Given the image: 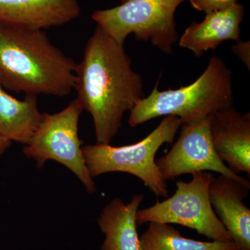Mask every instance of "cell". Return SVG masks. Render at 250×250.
Returning a JSON list of instances; mask_svg holds the SVG:
<instances>
[{
  "instance_id": "1",
  "label": "cell",
  "mask_w": 250,
  "mask_h": 250,
  "mask_svg": "<svg viewBox=\"0 0 250 250\" xmlns=\"http://www.w3.org/2000/svg\"><path fill=\"white\" fill-rule=\"evenodd\" d=\"M75 76L77 99L93 118L97 143L110 144L125 113L144 98L142 77L133 70L124 45L98 25L87 41Z\"/></svg>"
},
{
  "instance_id": "2",
  "label": "cell",
  "mask_w": 250,
  "mask_h": 250,
  "mask_svg": "<svg viewBox=\"0 0 250 250\" xmlns=\"http://www.w3.org/2000/svg\"><path fill=\"white\" fill-rule=\"evenodd\" d=\"M77 66L45 31L0 24V83L4 89L67 96L75 88Z\"/></svg>"
},
{
  "instance_id": "3",
  "label": "cell",
  "mask_w": 250,
  "mask_h": 250,
  "mask_svg": "<svg viewBox=\"0 0 250 250\" xmlns=\"http://www.w3.org/2000/svg\"><path fill=\"white\" fill-rule=\"evenodd\" d=\"M159 82L147 98L130 111L128 124L135 127L161 116L178 117L182 124L197 121L232 106L231 72L223 59L213 56L195 82L179 89L160 91Z\"/></svg>"
},
{
  "instance_id": "4",
  "label": "cell",
  "mask_w": 250,
  "mask_h": 250,
  "mask_svg": "<svg viewBox=\"0 0 250 250\" xmlns=\"http://www.w3.org/2000/svg\"><path fill=\"white\" fill-rule=\"evenodd\" d=\"M182 123L178 117L167 116L142 141L114 147L110 144L88 145L83 149L85 164L92 178L110 172L132 174L158 197H168L166 181L156 165L155 156L161 146L173 143Z\"/></svg>"
},
{
  "instance_id": "5",
  "label": "cell",
  "mask_w": 250,
  "mask_h": 250,
  "mask_svg": "<svg viewBox=\"0 0 250 250\" xmlns=\"http://www.w3.org/2000/svg\"><path fill=\"white\" fill-rule=\"evenodd\" d=\"M186 0H128L111 9L96 10L92 19L118 43L124 45L130 34L150 41L166 54L179 41L175 12Z\"/></svg>"
},
{
  "instance_id": "6",
  "label": "cell",
  "mask_w": 250,
  "mask_h": 250,
  "mask_svg": "<svg viewBox=\"0 0 250 250\" xmlns=\"http://www.w3.org/2000/svg\"><path fill=\"white\" fill-rule=\"evenodd\" d=\"M192 177L190 182H177L173 195L164 201L157 200L154 205L139 209L138 225L177 224L195 230L212 241L233 243L210 204L209 188L214 176L202 171L192 174Z\"/></svg>"
},
{
  "instance_id": "7",
  "label": "cell",
  "mask_w": 250,
  "mask_h": 250,
  "mask_svg": "<svg viewBox=\"0 0 250 250\" xmlns=\"http://www.w3.org/2000/svg\"><path fill=\"white\" fill-rule=\"evenodd\" d=\"M83 111L77 99L54 114L42 113L40 124L23 148L24 155L42 168L49 160L57 161L73 172L89 194L96 185L87 167L79 137V121Z\"/></svg>"
},
{
  "instance_id": "8",
  "label": "cell",
  "mask_w": 250,
  "mask_h": 250,
  "mask_svg": "<svg viewBox=\"0 0 250 250\" xmlns=\"http://www.w3.org/2000/svg\"><path fill=\"white\" fill-rule=\"evenodd\" d=\"M210 116L182 124L179 139L165 156L156 161L164 179L212 171L243 183L249 180L233 172L220 159L210 134Z\"/></svg>"
},
{
  "instance_id": "9",
  "label": "cell",
  "mask_w": 250,
  "mask_h": 250,
  "mask_svg": "<svg viewBox=\"0 0 250 250\" xmlns=\"http://www.w3.org/2000/svg\"><path fill=\"white\" fill-rule=\"evenodd\" d=\"M210 134L213 147L229 168L250 175V115L236 108L221 110L210 116Z\"/></svg>"
},
{
  "instance_id": "10",
  "label": "cell",
  "mask_w": 250,
  "mask_h": 250,
  "mask_svg": "<svg viewBox=\"0 0 250 250\" xmlns=\"http://www.w3.org/2000/svg\"><path fill=\"white\" fill-rule=\"evenodd\" d=\"M250 182L220 174L209 188L210 204L238 250H250V209L244 204Z\"/></svg>"
},
{
  "instance_id": "11",
  "label": "cell",
  "mask_w": 250,
  "mask_h": 250,
  "mask_svg": "<svg viewBox=\"0 0 250 250\" xmlns=\"http://www.w3.org/2000/svg\"><path fill=\"white\" fill-rule=\"evenodd\" d=\"M78 0H0V24L45 29L80 17Z\"/></svg>"
},
{
  "instance_id": "12",
  "label": "cell",
  "mask_w": 250,
  "mask_h": 250,
  "mask_svg": "<svg viewBox=\"0 0 250 250\" xmlns=\"http://www.w3.org/2000/svg\"><path fill=\"white\" fill-rule=\"evenodd\" d=\"M244 14V7L239 3L207 14L201 22H192L186 29L179 39V46L200 57L207 51L215 49L224 41L238 42L241 41L240 25Z\"/></svg>"
},
{
  "instance_id": "13",
  "label": "cell",
  "mask_w": 250,
  "mask_h": 250,
  "mask_svg": "<svg viewBox=\"0 0 250 250\" xmlns=\"http://www.w3.org/2000/svg\"><path fill=\"white\" fill-rule=\"evenodd\" d=\"M143 200V193L136 194L129 203L115 198L104 207L98 219L105 235L100 250H140L136 215Z\"/></svg>"
},
{
  "instance_id": "14",
  "label": "cell",
  "mask_w": 250,
  "mask_h": 250,
  "mask_svg": "<svg viewBox=\"0 0 250 250\" xmlns=\"http://www.w3.org/2000/svg\"><path fill=\"white\" fill-rule=\"evenodd\" d=\"M42 116L37 96L25 95L22 100H18L0 83V135L3 137L25 146L40 124Z\"/></svg>"
},
{
  "instance_id": "15",
  "label": "cell",
  "mask_w": 250,
  "mask_h": 250,
  "mask_svg": "<svg viewBox=\"0 0 250 250\" xmlns=\"http://www.w3.org/2000/svg\"><path fill=\"white\" fill-rule=\"evenodd\" d=\"M140 250H238L233 243L185 238L170 224L149 223L139 237Z\"/></svg>"
},
{
  "instance_id": "16",
  "label": "cell",
  "mask_w": 250,
  "mask_h": 250,
  "mask_svg": "<svg viewBox=\"0 0 250 250\" xmlns=\"http://www.w3.org/2000/svg\"><path fill=\"white\" fill-rule=\"evenodd\" d=\"M194 9L206 14L227 9L238 4L239 0H188Z\"/></svg>"
},
{
  "instance_id": "17",
  "label": "cell",
  "mask_w": 250,
  "mask_h": 250,
  "mask_svg": "<svg viewBox=\"0 0 250 250\" xmlns=\"http://www.w3.org/2000/svg\"><path fill=\"white\" fill-rule=\"evenodd\" d=\"M231 50L242 62L250 70V41H239L233 45Z\"/></svg>"
},
{
  "instance_id": "18",
  "label": "cell",
  "mask_w": 250,
  "mask_h": 250,
  "mask_svg": "<svg viewBox=\"0 0 250 250\" xmlns=\"http://www.w3.org/2000/svg\"><path fill=\"white\" fill-rule=\"evenodd\" d=\"M11 141L0 135V157L6 152L11 145Z\"/></svg>"
},
{
  "instance_id": "19",
  "label": "cell",
  "mask_w": 250,
  "mask_h": 250,
  "mask_svg": "<svg viewBox=\"0 0 250 250\" xmlns=\"http://www.w3.org/2000/svg\"><path fill=\"white\" fill-rule=\"evenodd\" d=\"M126 1H128V0H121V3L125 2Z\"/></svg>"
}]
</instances>
